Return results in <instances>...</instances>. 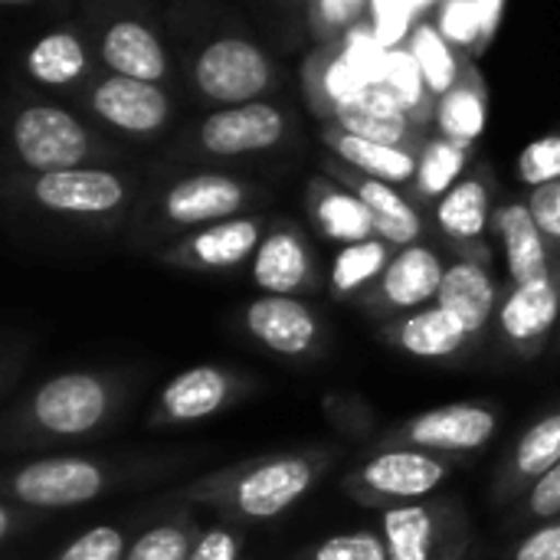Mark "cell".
<instances>
[{"instance_id":"obj_1","label":"cell","mask_w":560,"mask_h":560,"mask_svg":"<svg viewBox=\"0 0 560 560\" xmlns=\"http://www.w3.org/2000/svg\"><path fill=\"white\" fill-rule=\"evenodd\" d=\"M335 446H305L266 453L236 466H223L171 492V502L210 509L220 522L256 525L289 515L335 466Z\"/></svg>"},{"instance_id":"obj_2","label":"cell","mask_w":560,"mask_h":560,"mask_svg":"<svg viewBox=\"0 0 560 560\" xmlns=\"http://www.w3.org/2000/svg\"><path fill=\"white\" fill-rule=\"evenodd\" d=\"M128 377L118 371H66L36 384L3 420L7 450L79 443L105 433L121 413Z\"/></svg>"},{"instance_id":"obj_3","label":"cell","mask_w":560,"mask_h":560,"mask_svg":"<svg viewBox=\"0 0 560 560\" xmlns=\"http://www.w3.org/2000/svg\"><path fill=\"white\" fill-rule=\"evenodd\" d=\"M7 197L30 213L79 230H115L135 210L138 174L115 164L69 167L49 174L16 171L7 184Z\"/></svg>"},{"instance_id":"obj_4","label":"cell","mask_w":560,"mask_h":560,"mask_svg":"<svg viewBox=\"0 0 560 560\" xmlns=\"http://www.w3.org/2000/svg\"><path fill=\"white\" fill-rule=\"evenodd\" d=\"M266 197L269 194L259 184L240 174H226V171L180 174L141 200L135 213V240L174 243L203 226H213L243 213H256V207L266 203Z\"/></svg>"},{"instance_id":"obj_5","label":"cell","mask_w":560,"mask_h":560,"mask_svg":"<svg viewBox=\"0 0 560 560\" xmlns=\"http://www.w3.org/2000/svg\"><path fill=\"white\" fill-rule=\"evenodd\" d=\"M7 141L16 171L23 174L92 167L121 158V148L98 135L82 115L46 98H26L13 108Z\"/></svg>"},{"instance_id":"obj_6","label":"cell","mask_w":560,"mask_h":560,"mask_svg":"<svg viewBox=\"0 0 560 560\" xmlns=\"http://www.w3.org/2000/svg\"><path fill=\"white\" fill-rule=\"evenodd\" d=\"M187 82L200 105L230 108L266 102L282 85V69L246 33L220 30L187 56Z\"/></svg>"},{"instance_id":"obj_7","label":"cell","mask_w":560,"mask_h":560,"mask_svg":"<svg viewBox=\"0 0 560 560\" xmlns=\"http://www.w3.org/2000/svg\"><path fill=\"white\" fill-rule=\"evenodd\" d=\"M135 476L125 463L92 459V456H43L16 466L3 479V499L30 509V512H59V509H79L89 505Z\"/></svg>"},{"instance_id":"obj_8","label":"cell","mask_w":560,"mask_h":560,"mask_svg":"<svg viewBox=\"0 0 560 560\" xmlns=\"http://www.w3.org/2000/svg\"><path fill=\"white\" fill-rule=\"evenodd\" d=\"M292 118L276 102H249L230 108H210L197 125L180 131L174 158L184 161H236L269 154L285 144Z\"/></svg>"},{"instance_id":"obj_9","label":"cell","mask_w":560,"mask_h":560,"mask_svg":"<svg viewBox=\"0 0 560 560\" xmlns=\"http://www.w3.org/2000/svg\"><path fill=\"white\" fill-rule=\"evenodd\" d=\"M450 476H453V463L446 456H433L407 446H387V450H374L364 463H358L341 486L348 499L381 515L387 509L433 499V492Z\"/></svg>"},{"instance_id":"obj_10","label":"cell","mask_w":560,"mask_h":560,"mask_svg":"<svg viewBox=\"0 0 560 560\" xmlns=\"http://www.w3.org/2000/svg\"><path fill=\"white\" fill-rule=\"evenodd\" d=\"M390 560H472V522L456 499H423L381 512Z\"/></svg>"},{"instance_id":"obj_11","label":"cell","mask_w":560,"mask_h":560,"mask_svg":"<svg viewBox=\"0 0 560 560\" xmlns=\"http://www.w3.org/2000/svg\"><path fill=\"white\" fill-rule=\"evenodd\" d=\"M499 423H502V413L495 404L456 400V404H443V407H433V410H423L417 417L394 423L390 430H384L374 450L407 446V450H423V453L446 456V459L453 456L463 459V456L486 450L495 440Z\"/></svg>"},{"instance_id":"obj_12","label":"cell","mask_w":560,"mask_h":560,"mask_svg":"<svg viewBox=\"0 0 560 560\" xmlns=\"http://www.w3.org/2000/svg\"><path fill=\"white\" fill-rule=\"evenodd\" d=\"M253 390H256V381L246 371L223 368V364L187 368L161 387V394L154 397L148 410V427L151 430L197 427L203 420H213L233 410Z\"/></svg>"},{"instance_id":"obj_13","label":"cell","mask_w":560,"mask_h":560,"mask_svg":"<svg viewBox=\"0 0 560 560\" xmlns=\"http://www.w3.org/2000/svg\"><path fill=\"white\" fill-rule=\"evenodd\" d=\"M82 108L102 128L135 141H151L174 121V95L167 85L115 72H98L82 89Z\"/></svg>"},{"instance_id":"obj_14","label":"cell","mask_w":560,"mask_h":560,"mask_svg":"<svg viewBox=\"0 0 560 560\" xmlns=\"http://www.w3.org/2000/svg\"><path fill=\"white\" fill-rule=\"evenodd\" d=\"M89 36H92V49H95L102 72L131 75V79L161 82V85L171 82L174 66H171L167 43L161 30L154 26V20L144 16L141 10H131V7L105 10L92 23Z\"/></svg>"},{"instance_id":"obj_15","label":"cell","mask_w":560,"mask_h":560,"mask_svg":"<svg viewBox=\"0 0 560 560\" xmlns=\"http://www.w3.org/2000/svg\"><path fill=\"white\" fill-rule=\"evenodd\" d=\"M560 331V253L551 266L535 282L505 285L499 315H495V341L515 361H535L555 348Z\"/></svg>"},{"instance_id":"obj_16","label":"cell","mask_w":560,"mask_h":560,"mask_svg":"<svg viewBox=\"0 0 560 560\" xmlns=\"http://www.w3.org/2000/svg\"><path fill=\"white\" fill-rule=\"evenodd\" d=\"M240 328L266 351L289 361H315L325 351V318L295 295H259L243 305Z\"/></svg>"},{"instance_id":"obj_17","label":"cell","mask_w":560,"mask_h":560,"mask_svg":"<svg viewBox=\"0 0 560 560\" xmlns=\"http://www.w3.org/2000/svg\"><path fill=\"white\" fill-rule=\"evenodd\" d=\"M269 226H272L269 217L243 213V217L203 226L197 233H187V236L167 243L158 253V262L180 269V272H233V269L253 262Z\"/></svg>"},{"instance_id":"obj_18","label":"cell","mask_w":560,"mask_h":560,"mask_svg":"<svg viewBox=\"0 0 560 560\" xmlns=\"http://www.w3.org/2000/svg\"><path fill=\"white\" fill-rule=\"evenodd\" d=\"M446 266L450 262L440 256V249H433L427 243L404 246V249L394 253L387 272L371 289V295L361 302V308L377 325L394 322L400 315H410L417 308H427V305H433L440 299Z\"/></svg>"},{"instance_id":"obj_19","label":"cell","mask_w":560,"mask_h":560,"mask_svg":"<svg viewBox=\"0 0 560 560\" xmlns=\"http://www.w3.org/2000/svg\"><path fill=\"white\" fill-rule=\"evenodd\" d=\"M492 217H495V184L486 167L469 171L433 207V223L443 243L453 249V256L476 259L486 266H492V249H489Z\"/></svg>"},{"instance_id":"obj_20","label":"cell","mask_w":560,"mask_h":560,"mask_svg":"<svg viewBox=\"0 0 560 560\" xmlns=\"http://www.w3.org/2000/svg\"><path fill=\"white\" fill-rule=\"evenodd\" d=\"M249 279L262 295H315L322 292L325 276L318 266V256L302 233V226L289 220H272L266 240L259 243L253 262H249Z\"/></svg>"},{"instance_id":"obj_21","label":"cell","mask_w":560,"mask_h":560,"mask_svg":"<svg viewBox=\"0 0 560 560\" xmlns=\"http://www.w3.org/2000/svg\"><path fill=\"white\" fill-rule=\"evenodd\" d=\"M381 338L417 361H433V364H453V361H466L469 354L479 351V341L472 338V331L440 302L417 308L410 315H400L394 322L381 325Z\"/></svg>"},{"instance_id":"obj_22","label":"cell","mask_w":560,"mask_h":560,"mask_svg":"<svg viewBox=\"0 0 560 560\" xmlns=\"http://www.w3.org/2000/svg\"><path fill=\"white\" fill-rule=\"evenodd\" d=\"M322 167H325L328 177H335L338 184H345L348 190H354L364 200V207L374 217V230H377L381 240H387L397 249L423 243L427 220H423L420 207L413 203V197L404 187L387 184V180L371 177V174H361V171L348 167L345 161H338L335 154H325Z\"/></svg>"},{"instance_id":"obj_23","label":"cell","mask_w":560,"mask_h":560,"mask_svg":"<svg viewBox=\"0 0 560 560\" xmlns=\"http://www.w3.org/2000/svg\"><path fill=\"white\" fill-rule=\"evenodd\" d=\"M322 125H338L345 131H354L361 138L371 141H384V144H397V148H410V151H423L427 144V128L394 98V92L381 82H368L361 85L351 98H345Z\"/></svg>"},{"instance_id":"obj_24","label":"cell","mask_w":560,"mask_h":560,"mask_svg":"<svg viewBox=\"0 0 560 560\" xmlns=\"http://www.w3.org/2000/svg\"><path fill=\"white\" fill-rule=\"evenodd\" d=\"M92 36L75 26H56L23 49V72L33 85L49 92H79L95 79Z\"/></svg>"},{"instance_id":"obj_25","label":"cell","mask_w":560,"mask_h":560,"mask_svg":"<svg viewBox=\"0 0 560 560\" xmlns=\"http://www.w3.org/2000/svg\"><path fill=\"white\" fill-rule=\"evenodd\" d=\"M560 463V407L538 417L512 446L509 459L495 472L492 502L499 509L515 505L541 476H548Z\"/></svg>"},{"instance_id":"obj_26","label":"cell","mask_w":560,"mask_h":560,"mask_svg":"<svg viewBox=\"0 0 560 560\" xmlns=\"http://www.w3.org/2000/svg\"><path fill=\"white\" fill-rule=\"evenodd\" d=\"M492 236L502 243V256H505V285H525L541 279L545 272H551L558 253L551 249V243L545 240V233L538 230L528 200L522 197H509L495 207L492 217Z\"/></svg>"},{"instance_id":"obj_27","label":"cell","mask_w":560,"mask_h":560,"mask_svg":"<svg viewBox=\"0 0 560 560\" xmlns=\"http://www.w3.org/2000/svg\"><path fill=\"white\" fill-rule=\"evenodd\" d=\"M502 295H505V285L495 279L492 266L453 256L450 266H446L443 289H440L436 302L443 308H450L472 331V338L482 345L486 335L495 328V315H499Z\"/></svg>"},{"instance_id":"obj_28","label":"cell","mask_w":560,"mask_h":560,"mask_svg":"<svg viewBox=\"0 0 560 560\" xmlns=\"http://www.w3.org/2000/svg\"><path fill=\"white\" fill-rule=\"evenodd\" d=\"M305 210H308V220L315 223V230L338 246H351V243L377 236L374 217L364 207V200L328 174L308 177Z\"/></svg>"},{"instance_id":"obj_29","label":"cell","mask_w":560,"mask_h":560,"mask_svg":"<svg viewBox=\"0 0 560 560\" xmlns=\"http://www.w3.org/2000/svg\"><path fill=\"white\" fill-rule=\"evenodd\" d=\"M322 144L338 161H345L348 167H354L361 174H371V177H381L387 184H397V187H407L410 190V184L417 177L420 154L410 151V148L371 141V138H361V135L345 131L338 125H322Z\"/></svg>"},{"instance_id":"obj_30","label":"cell","mask_w":560,"mask_h":560,"mask_svg":"<svg viewBox=\"0 0 560 560\" xmlns=\"http://www.w3.org/2000/svg\"><path fill=\"white\" fill-rule=\"evenodd\" d=\"M361 85H368V82L351 66V59L345 56L341 43L318 46L302 62V92H305V102H308V108H312V115L318 121H325Z\"/></svg>"},{"instance_id":"obj_31","label":"cell","mask_w":560,"mask_h":560,"mask_svg":"<svg viewBox=\"0 0 560 560\" xmlns=\"http://www.w3.org/2000/svg\"><path fill=\"white\" fill-rule=\"evenodd\" d=\"M394 253H397V246H390L381 236L341 246L331 259V269H328V295L335 302L361 305L371 295V289L381 282V276L387 272Z\"/></svg>"},{"instance_id":"obj_32","label":"cell","mask_w":560,"mask_h":560,"mask_svg":"<svg viewBox=\"0 0 560 560\" xmlns=\"http://www.w3.org/2000/svg\"><path fill=\"white\" fill-rule=\"evenodd\" d=\"M486 121H489V92L482 85L479 69L469 59L466 72L459 75V82L443 98H436L433 125H436V135L453 138V141L472 148L482 138Z\"/></svg>"},{"instance_id":"obj_33","label":"cell","mask_w":560,"mask_h":560,"mask_svg":"<svg viewBox=\"0 0 560 560\" xmlns=\"http://www.w3.org/2000/svg\"><path fill=\"white\" fill-rule=\"evenodd\" d=\"M472 161V148L459 144L453 138H427L423 151H420V164H417V177L410 184V197L417 207H436L469 171Z\"/></svg>"},{"instance_id":"obj_34","label":"cell","mask_w":560,"mask_h":560,"mask_svg":"<svg viewBox=\"0 0 560 560\" xmlns=\"http://www.w3.org/2000/svg\"><path fill=\"white\" fill-rule=\"evenodd\" d=\"M407 49L417 56L433 98H443L459 82V75L466 72V62H469L466 49L453 46L436 23H417L407 36Z\"/></svg>"},{"instance_id":"obj_35","label":"cell","mask_w":560,"mask_h":560,"mask_svg":"<svg viewBox=\"0 0 560 560\" xmlns=\"http://www.w3.org/2000/svg\"><path fill=\"white\" fill-rule=\"evenodd\" d=\"M200 522L194 518V512H174L161 522H154L151 528H144L125 560H190L194 555V545L200 538Z\"/></svg>"},{"instance_id":"obj_36","label":"cell","mask_w":560,"mask_h":560,"mask_svg":"<svg viewBox=\"0 0 560 560\" xmlns=\"http://www.w3.org/2000/svg\"><path fill=\"white\" fill-rule=\"evenodd\" d=\"M381 85H387L394 92V98L427 128V121L436 112V98H433V92L427 85V75H423L417 56L407 46L387 52V69H384Z\"/></svg>"},{"instance_id":"obj_37","label":"cell","mask_w":560,"mask_h":560,"mask_svg":"<svg viewBox=\"0 0 560 560\" xmlns=\"http://www.w3.org/2000/svg\"><path fill=\"white\" fill-rule=\"evenodd\" d=\"M374 0H312L308 7V30L318 46L345 43L354 30L374 23Z\"/></svg>"},{"instance_id":"obj_38","label":"cell","mask_w":560,"mask_h":560,"mask_svg":"<svg viewBox=\"0 0 560 560\" xmlns=\"http://www.w3.org/2000/svg\"><path fill=\"white\" fill-rule=\"evenodd\" d=\"M295 560H390V551H387L381 532L358 528V532L331 535V538L305 548Z\"/></svg>"},{"instance_id":"obj_39","label":"cell","mask_w":560,"mask_h":560,"mask_svg":"<svg viewBox=\"0 0 560 560\" xmlns=\"http://www.w3.org/2000/svg\"><path fill=\"white\" fill-rule=\"evenodd\" d=\"M128 535L118 525H95L62 545L49 560H125L128 555Z\"/></svg>"},{"instance_id":"obj_40","label":"cell","mask_w":560,"mask_h":560,"mask_svg":"<svg viewBox=\"0 0 560 560\" xmlns=\"http://www.w3.org/2000/svg\"><path fill=\"white\" fill-rule=\"evenodd\" d=\"M515 171H518V180L528 190L560 180V131L545 135V138H535L532 144H525L518 151Z\"/></svg>"},{"instance_id":"obj_41","label":"cell","mask_w":560,"mask_h":560,"mask_svg":"<svg viewBox=\"0 0 560 560\" xmlns=\"http://www.w3.org/2000/svg\"><path fill=\"white\" fill-rule=\"evenodd\" d=\"M560 515V463L541 476L518 502H515V515H512V525L522 528V525H545L551 518Z\"/></svg>"},{"instance_id":"obj_42","label":"cell","mask_w":560,"mask_h":560,"mask_svg":"<svg viewBox=\"0 0 560 560\" xmlns=\"http://www.w3.org/2000/svg\"><path fill=\"white\" fill-rule=\"evenodd\" d=\"M440 30L443 36L459 46V49H472L479 43V36L486 39V20L476 0H443L440 7Z\"/></svg>"},{"instance_id":"obj_43","label":"cell","mask_w":560,"mask_h":560,"mask_svg":"<svg viewBox=\"0 0 560 560\" xmlns=\"http://www.w3.org/2000/svg\"><path fill=\"white\" fill-rule=\"evenodd\" d=\"M190 560H249L243 528L233 522H217V525L200 528Z\"/></svg>"},{"instance_id":"obj_44","label":"cell","mask_w":560,"mask_h":560,"mask_svg":"<svg viewBox=\"0 0 560 560\" xmlns=\"http://www.w3.org/2000/svg\"><path fill=\"white\" fill-rule=\"evenodd\" d=\"M525 200H528V210H532L538 230L545 233V240L551 243V249L560 253V180L532 187L525 194Z\"/></svg>"},{"instance_id":"obj_45","label":"cell","mask_w":560,"mask_h":560,"mask_svg":"<svg viewBox=\"0 0 560 560\" xmlns=\"http://www.w3.org/2000/svg\"><path fill=\"white\" fill-rule=\"evenodd\" d=\"M512 560H560V515L528 532L515 545Z\"/></svg>"},{"instance_id":"obj_46","label":"cell","mask_w":560,"mask_h":560,"mask_svg":"<svg viewBox=\"0 0 560 560\" xmlns=\"http://www.w3.org/2000/svg\"><path fill=\"white\" fill-rule=\"evenodd\" d=\"M259 3H266V7H272L279 13L305 16V20H308V7H312V0H259Z\"/></svg>"},{"instance_id":"obj_47","label":"cell","mask_w":560,"mask_h":560,"mask_svg":"<svg viewBox=\"0 0 560 560\" xmlns=\"http://www.w3.org/2000/svg\"><path fill=\"white\" fill-rule=\"evenodd\" d=\"M3 7H10V10H20V7H33V3H43V0H0Z\"/></svg>"},{"instance_id":"obj_48","label":"cell","mask_w":560,"mask_h":560,"mask_svg":"<svg viewBox=\"0 0 560 560\" xmlns=\"http://www.w3.org/2000/svg\"><path fill=\"white\" fill-rule=\"evenodd\" d=\"M555 351H558V354H560V331H558V341H555Z\"/></svg>"},{"instance_id":"obj_49","label":"cell","mask_w":560,"mask_h":560,"mask_svg":"<svg viewBox=\"0 0 560 560\" xmlns=\"http://www.w3.org/2000/svg\"><path fill=\"white\" fill-rule=\"evenodd\" d=\"M413 3H423V7H427V3H433V0H413Z\"/></svg>"}]
</instances>
